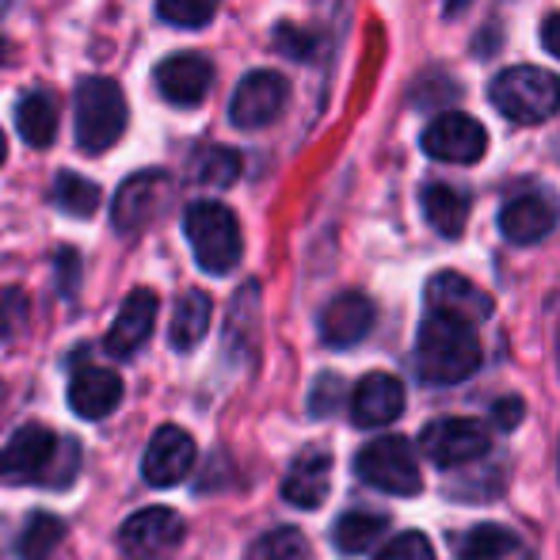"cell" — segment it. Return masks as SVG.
<instances>
[{
    "mask_svg": "<svg viewBox=\"0 0 560 560\" xmlns=\"http://www.w3.org/2000/svg\"><path fill=\"white\" fill-rule=\"evenodd\" d=\"M423 298H428V313L465 320V325H472V328H477V320L492 317V298H488L477 282H469L465 275H457V271L431 275Z\"/></svg>",
    "mask_w": 560,
    "mask_h": 560,
    "instance_id": "obj_14",
    "label": "cell"
},
{
    "mask_svg": "<svg viewBox=\"0 0 560 560\" xmlns=\"http://www.w3.org/2000/svg\"><path fill=\"white\" fill-rule=\"evenodd\" d=\"M374 560H435V549H431V541L423 538V534L408 530V534H397L393 541H385Z\"/></svg>",
    "mask_w": 560,
    "mask_h": 560,
    "instance_id": "obj_32",
    "label": "cell"
},
{
    "mask_svg": "<svg viewBox=\"0 0 560 560\" xmlns=\"http://www.w3.org/2000/svg\"><path fill=\"white\" fill-rule=\"evenodd\" d=\"M423 218L439 236H462L465 222H469V195L457 191L450 184H428L423 187Z\"/></svg>",
    "mask_w": 560,
    "mask_h": 560,
    "instance_id": "obj_23",
    "label": "cell"
},
{
    "mask_svg": "<svg viewBox=\"0 0 560 560\" xmlns=\"http://www.w3.org/2000/svg\"><path fill=\"white\" fill-rule=\"evenodd\" d=\"M480 366L477 328L428 313L416 336V370L428 385H457Z\"/></svg>",
    "mask_w": 560,
    "mask_h": 560,
    "instance_id": "obj_2",
    "label": "cell"
},
{
    "mask_svg": "<svg viewBox=\"0 0 560 560\" xmlns=\"http://www.w3.org/2000/svg\"><path fill=\"white\" fill-rule=\"evenodd\" d=\"M195 469V439L176 423L156 428V435L149 439L145 457H141V477L153 488H176L179 480H187V472Z\"/></svg>",
    "mask_w": 560,
    "mask_h": 560,
    "instance_id": "obj_12",
    "label": "cell"
},
{
    "mask_svg": "<svg viewBox=\"0 0 560 560\" xmlns=\"http://www.w3.org/2000/svg\"><path fill=\"white\" fill-rule=\"evenodd\" d=\"M222 0H156V15L172 27H207Z\"/></svg>",
    "mask_w": 560,
    "mask_h": 560,
    "instance_id": "obj_30",
    "label": "cell"
},
{
    "mask_svg": "<svg viewBox=\"0 0 560 560\" xmlns=\"http://www.w3.org/2000/svg\"><path fill=\"white\" fill-rule=\"evenodd\" d=\"M184 233L191 241L195 264L207 275H229L241 264V225L222 202H191L184 214Z\"/></svg>",
    "mask_w": 560,
    "mask_h": 560,
    "instance_id": "obj_4",
    "label": "cell"
},
{
    "mask_svg": "<svg viewBox=\"0 0 560 560\" xmlns=\"http://www.w3.org/2000/svg\"><path fill=\"white\" fill-rule=\"evenodd\" d=\"M191 176H195V184H202V187H229L241 176V156L225 145H210L195 156Z\"/></svg>",
    "mask_w": 560,
    "mask_h": 560,
    "instance_id": "obj_29",
    "label": "cell"
},
{
    "mask_svg": "<svg viewBox=\"0 0 560 560\" xmlns=\"http://www.w3.org/2000/svg\"><path fill=\"white\" fill-rule=\"evenodd\" d=\"M61 541H66V523L58 515L38 511V515L27 518L20 534V560H50Z\"/></svg>",
    "mask_w": 560,
    "mask_h": 560,
    "instance_id": "obj_26",
    "label": "cell"
},
{
    "mask_svg": "<svg viewBox=\"0 0 560 560\" xmlns=\"http://www.w3.org/2000/svg\"><path fill=\"white\" fill-rule=\"evenodd\" d=\"M457 560H534V553L515 530L480 523L457 541Z\"/></svg>",
    "mask_w": 560,
    "mask_h": 560,
    "instance_id": "obj_21",
    "label": "cell"
},
{
    "mask_svg": "<svg viewBox=\"0 0 560 560\" xmlns=\"http://www.w3.org/2000/svg\"><path fill=\"white\" fill-rule=\"evenodd\" d=\"M541 46H546L553 58H560V12L541 23Z\"/></svg>",
    "mask_w": 560,
    "mask_h": 560,
    "instance_id": "obj_37",
    "label": "cell"
},
{
    "mask_svg": "<svg viewBox=\"0 0 560 560\" xmlns=\"http://www.w3.org/2000/svg\"><path fill=\"white\" fill-rule=\"evenodd\" d=\"M420 450L443 469H457V465H469L488 454V431L469 416H446V420L423 428Z\"/></svg>",
    "mask_w": 560,
    "mask_h": 560,
    "instance_id": "obj_9",
    "label": "cell"
},
{
    "mask_svg": "<svg viewBox=\"0 0 560 560\" xmlns=\"http://www.w3.org/2000/svg\"><path fill=\"white\" fill-rule=\"evenodd\" d=\"M126 130L122 89L107 77H89L77 89V145L84 153H107Z\"/></svg>",
    "mask_w": 560,
    "mask_h": 560,
    "instance_id": "obj_5",
    "label": "cell"
},
{
    "mask_svg": "<svg viewBox=\"0 0 560 560\" xmlns=\"http://www.w3.org/2000/svg\"><path fill=\"white\" fill-rule=\"evenodd\" d=\"M77 282H81V256H77L73 248H61L58 252V290L66 298H73Z\"/></svg>",
    "mask_w": 560,
    "mask_h": 560,
    "instance_id": "obj_34",
    "label": "cell"
},
{
    "mask_svg": "<svg viewBox=\"0 0 560 560\" xmlns=\"http://www.w3.org/2000/svg\"><path fill=\"white\" fill-rule=\"evenodd\" d=\"M244 560H310V541L294 526H275L264 538L252 541L248 557Z\"/></svg>",
    "mask_w": 560,
    "mask_h": 560,
    "instance_id": "obj_28",
    "label": "cell"
},
{
    "mask_svg": "<svg viewBox=\"0 0 560 560\" xmlns=\"http://www.w3.org/2000/svg\"><path fill=\"white\" fill-rule=\"evenodd\" d=\"M385 518L374 515V511H347V515L336 518V530H332V541L339 553L347 557H359V553H370V549L382 541L385 534Z\"/></svg>",
    "mask_w": 560,
    "mask_h": 560,
    "instance_id": "obj_25",
    "label": "cell"
},
{
    "mask_svg": "<svg viewBox=\"0 0 560 560\" xmlns=\"http://www.w3.org/2000/svg\"><path fill=\"white\" fill-rule=\"evenodd\" d=\"M423 153L431 161H446V164H477L485 156L488 133L477 118L446 112L439 118H431L428 130H423Z\"/></svg>",
    "mask_w": 560,
    "mask_h": 560,
    "instance_id": "obj_10",
    "label": "cell"
},
{
    "mask_svg": "<svg viewBox=\"0 0 560 560\" xmlns=\"http://www.w3.org/2000/svg\"><path fill=\"white\" fill-rule=\"evenodd\" d=\"M4 156H8V145H4V130H0V164H4Z\"/></svg>",
    "mask_w": 560,
    "mask_h": 560,
    "instance_id": "obj_38",
    "label": "cell"
},
{
    "mask_svg": "<svg viewBox=\"0 0 560 560\" xmlns=\"http://www.w3.org/2000/svg\"><path fill=\"white\" fill-rule=\"evenodd\" d=\"M488 100H492V107L503 118H511L518 126H534L560 112V81L549 69L515 66V69H503L488 84Z\"/></svg>",
    "mask_w": 560,
    "mask_h": 560,
    "instance_id": "obj_3",
    "label": "cell"
},
{
    "mask_svg": "<svg viewBox=\"0 0 560 560\" xmlns=\"http://www.w3.org/2000/svg\"><path fill=\"white\" fill-rule=\"evenodd\" d=\"M54 207L61 210V214L69 218H92L100 207V187L92 184V179L77 176V172H61L58 179H54V191H50Z\"/></svg>",
    "mask_w": 560,
    "mask_h": 560,
    "instance_id": "obj_27",
    "label": "cell"
},
{
    "mask_svg": "<svg viewBox=\"0 0 560 560\" xmlns=\"http://www.w3.org/2000/svg\"><path fill=\"white\" fill-rule=\"evenodd\" d=\"M492 420L500 423V428H518L523 423V400L518 397H503V400H495V408H492Z\"/></svg>",
    "mask_w": 560,
    "mask_h": 560,
    "instance_id": "obj_36",
    "label": "cell"
},
{
    "mask_svg": "<svg viewBox=\"0 0 560 560\" xmlns=\"http://www.w3.org/2000/svg\"><path fill=\"white\" fill-rule=\"evenodd\" d=\"M15 130L27 145L46 149L58 138V104L46 92H27L15 107Z\"/></svg>",
    "mask_w": 560,
    "mask_h": 560,
    "instance_id": "obj_24",
    "label": "cell"
},
{
    "mask_svg": "<svg viewBox=\"0 0 560 560\" xmlns=\"http://www.w3.org/2000/svg\"><path fill=\"white\" fill-rule=\"evenodd\" d=\"M153 84L172 107H199L214 89V66L202 54H172L156 66Z\"/></svg>",
    "mask_w": 560,
    "mask_h": 560,
    "instance_id": "obj_13",
    "label": "cell"
},
{
    "mask_svg": "<svg viewBox=\"0 0 560 560\" xmlns=\"http://www.w3.org/2000/svg\"><path fill=\"white\" fill-rule=\"evenodd\" d=\"M168 195H172V179L164 172H138V176H130L115 195V207H112L115 229L118 233H141L164 210Z\"/></svg>",
    "mask_w": 560,
    "mask_h": 560,
    "instance_id": "obj_11",
    "label": "cell"
},
{
    "mask_svg": "<svg viewBox=\"0 0 560 560\" xmlns=\"http://www.w3.org/2000/svg\"><path fill=\"white\" fill-rule=\"evenodd\" d=\"M328 485H332V454L320 446H310L290 465L287 480H282V500L302 511H313L325 503Z\"/></svg>",
    "mask_w": 560,
    "mask_h": 560,
    "instance_id": "obj_20",
    "label": "cell"
},
{
    "mask_svg": "<svg viewBox=\"0 0 560 560\" xmlns=\"http://www.w3.org/2000/svg\"><path fill=\"white\" fill-rule=\"evenodd\" d=\"M4 58H8V43L0 38V66H4Z\"/></svg>",
    "mask_w": 560,
    "mask_h": 560,
    "instance_id": "obj_39",
    "label": "cell"
},
{
    "mask_svg": "<svg viewBox=\"0 0 560 560\" xmlns=\"http://www.w3.org/2000/svg\"><path fill=\"white\" fill-rule=\"evenodd\" d=\"M31 320V305L23 290H0V343L15 339L27 328Z\"/></svg>",
    "mask_w": 560,
    "mask_h": 560,
    "instance_id": "obj_31",
    "label": "cell"
},
{
    "mask_svg": "<svg viewBox=\"0 0 560 560\" xmlns=\"http://www.w3.org/2000/svg\"><path fill=\"white\" fill-rule=\"evenodd\" d=\"M77 462L81 446L73 439H58L43 423H27L0 450V485L66 488L77 477Z\"/></svg>",
    "mask_w": 560,
    "mask_h": 560,
    "instance_id": "obj_1",
    "label": "cell"
},
{
    "mask_svg": "<svg viewBox=\"0 0 560 560\" xmlns=\"http://www.w3.org/2000/svg\"><path fill=\"white\" fill-rule=\"evenodd\" d=\"M156 310H161V298H156L153 290H145V287L133 290V294L122 302V310H118L115 325L107 328V339H104L107 351H112L115 359H130V354H138L141 343L153 336Z\"/></svg>",
    "mask_w": 560,
    "mask_h": 560,
    "instance_id": "obj_17",
    "label": "cell"
},
{
    "mask_svg": "<svg viewBox=\"0 0 560 560\" xmlns=\"http://www.w3.org/2000/svg\"><path fill=\"white\" fill-rule=\"evenodd\" d=\"M370 328H374V302L366 294H354V290L332 298L325 305V313H320V339L328 347H336V351L362 343L370 336Z\"/></svg>",
    "mask_w": 560,
    "mask_h": 560,
    "instance_id": "obj_18",
    "label": "cell"
},
{
    "mask_svg": "<svg viewBox=\"0 0 560 560\" xmlns=\"http://www.w3.org/2000/svg\"><path fill=\"white\" fill-rule=\"evenodd\" d=\"M560 222V207L549 191H523L500 210V233L511 244H538Z\"/></svg>",
    "mask_w": 560,
    "mask_h": 560,
    "instance_id": "obj_15",
    "label": "cell"
},
{
    "mask_svg": "<svg viewBox=\"0 0 560 560\" xmlns=\"http://www.w3.org/2000/svg\"><path fill=\"white\" fill-rule=\"evenodd\" d=\"M405 412V385L400 377L385 374V370H374L366 374L351 393V420L359 428H385L397 416Z\"/></svg>",
    "mask_w": 560,
    "mask_h": 560,
    "instance_id": "obj_16",
    "label": "cell"
},
{
    "mask_svg": "<svg viewBox=\"0 0 560 560\" xmlns=\"http://www.w3.org/2000/svg\"><path fill=\"white\" fill-rule=\"evenodd\" d=\"M210 320H214V302L202 290H187L176 302V313H172V328L168 339L176 351H195L202 343V336L210 332Z\"/></svg>",
    "mask_w": 560,
    "mask_h": 560,
    "instance_id": "obj_22",
    "label": "cell"
},
{
    "mask_svg": "<svg viewBox=\"0 0 560 560\" xmlns=\"http://www.w3.org/2000/svg\"><path fill=\"white\" fill-rule=\"evenodd\" d=\"M343 389V385H339V377H332V374H325L317 382V389H313V397H310V405H313V416H328L332 412V400H336V393Z\"/></svg>",
    "mask_w": 560,
    "mask_h": 560,
    "instance_id": "obj_35",
    "label": "cell"
},
{
    "mask_svg": "<svg viewBox=\"0 0 560 560\" xmlns=\"http://www.w3.org/2000/svg\"><path fill=\"white\" fill-rule=\"evenodd\" d=\"M69 405L81 420H107L122 405V377L104 366H77L69 377Z\"/></svg>",
    "mask_w": 560,
    "mask_h": 560,
    "instance_id": "obj_19",
    "label": "cell"
},
{
    "mask_svg": "<svg viewBox=\"0 0 560 560\" xmlns=\"http://www.w3.org/2000/svg\"><path fill=\"white\" fill-rule=\"evenodd\" d=\"M354 472L362 485L377 488L385 495H416L423 488L416 450L400 435H377L354 457Z\"/></svg>",
    "mask_w": 560,
    "mask_h": 560,
    "instance_id": "obj_6",
    "label": "cell"
},
{
    "mask_svg": "<svg viewBox=\"0 0 560 560\" xmlns=\"http://www.w3.org/2000/svg\"><path fill=\"white\" fill-rule=\"evenodd\" d=\"M557 359H560V343H557Z\"/></svg>",
    "mask_w": 560,
    "mask_h": 560,
    "instance_id": "obj_40",
    "label": "cell"
},
{
    "mask_svg": "<svg viewBox=\"0 0 560 560\" xmlns=\"http://www.w3.org/2000/svg\"><path fill=\"white\" fill-rule=\"evenodd\" d=\"M287 100H290L287 77L271 73V69H256V73H248L236 84L233 104H229V118H233V126H241V130H264V126H271L275 118L282 115Z\"/></svg>",
    "mask_w": 560,
    "mask_h": 560,
    "instance_id": "obj_8",
    "label": "cell"
},
{
    "mask_svg": "<svg viewBox=\"0 0 560 560\" xmlns=\"http://www.w3.org/2000/svg\"><path fill=\"white\" fill-rule=\"evenodd\" d=\"M275 43H279V50L287 54V58H313V35L310 31H298V27H279L275 31Z\"/></svg>",
    "mask_w": 560,
    "mask_h": 560,
    "instance_id": "obj_33",
    "label": "cell"
},
{
    "mask_svg": "<svg viewBox=\"0 0 560 560\" xmlns=\"http://www.w3.org/2000/svg\"><path fill=\"white\" fill-rule=\"evenodd\" d=\"M187 526L172 508H141L118 526V549L130 560H156L179 549Z\"/></svg>",
    "mask_w": 560,
    "mask_h": 560,
    "instance_id": "obj_7",
    "label": "cell"
}]
</instances>
